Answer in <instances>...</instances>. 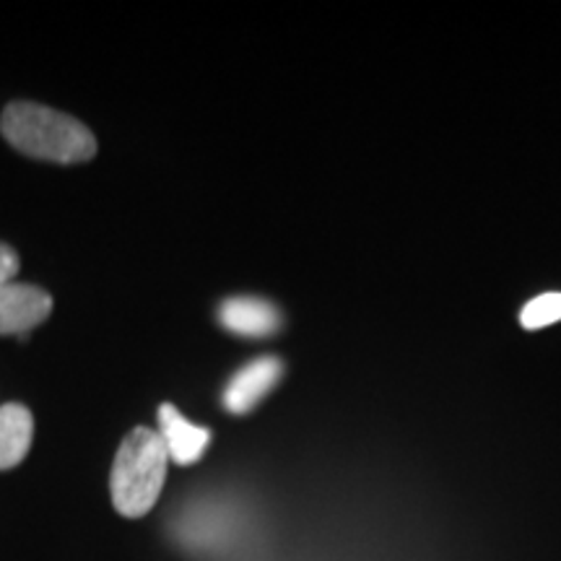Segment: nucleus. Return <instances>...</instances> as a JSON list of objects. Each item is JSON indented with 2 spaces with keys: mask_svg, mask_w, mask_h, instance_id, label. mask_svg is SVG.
Listing matches in <instances>:
<instances>
[{
  "mask_svg": "<svg viewBox=\"0 0 561 561\" xmlns=\"http://www.w3.org/2000/svg\"><path fill=\"white\" fill-rule=\"evenodd\" d=\"M0 130L13 149L55 164H81L96 153V138L66 112L34 102H13L0 117Z\"/></svg>",
  "mask_w": 561,
  "mask_h": 561,
  "instance_id": "nucleus-1",
  "label": "nucleus"
},
{
  "mask_svg": "<svg viewBox=\"0 0 561 561\" xmlns=\"http://www.w3.org/2000/svg\"><path fill=\"white\" fill-rule=\"evenodd\" d=\"M167 466H170V455L159 432L149 426H136L121 442V450L112 462L110 494L117 515L130 517V520L149 515L164 489Z\"/></svg>",
  "mask_w": 561,
  "mask_h": 561,
  "instance_id": "nucleus-2",
  "label": "nucleus"
},
{
  "mask_svg": "<svg viewBox=\"0 0 561 561\" xmlns=\"http://www.w3.org/2000/svg\"><path fill=\"white\" fill-rule=\"evenodd\" d=\"M53 312V297L32 284H0V335H21L42 325Z\"/></svg>",
  "mask_w": 561,
  "mask_h": 561,
  "instance_id": "nucleus-3",
  "label": "nucleus"
},
{
  "mask_svg": "<svg viewBox=\"0 0 561 561\" xmlns=\"http://www.w3.org/2000/svg\"><path fill=\"white\" fill-rule=\"evenodd\" d=\"M280 377H284V362L276 356H261V359L244 364L224 390V409L237 416L255 411L257 403L276 390Z\"/></svg>",
  "mask_w": 561,
  "mask_h": 561,
  "instance_id": "nucleus-4",
  "label": "nucleus"
},
{
  "mask_svg": "<svg viewBox=\"0 0 561 561\" xmlns=\"http://www.w3.org/2000/svg\"><path fill=\"white\" fill-rule=\"evenodd\" d=\"M159 437L164 442L170 460L178 466H195L210 445L206 426L187 421L172 403L159 405Z\"/></svg>",
  "mask_w": 561,
  "mask_h": 561,
  "instance_id": "nucleus-5",
  "label": "nucleus"
},
{
  "mask_svg": "<svg viewBox=\"0 0 561 561\" xmlns=\"http://www.w3.org/2000/svg\"><path fill=\"white\" fill-rule=\"evenodd\" d=\"M219 322L229 333L242 339H268L278 333L280 318L278 307L257 297H234L219 307Z\"/></svg>",
  "mask_w": 561,
  "mask_h": 561,
  "instance_id": "nucleus-6",
  "label": "nucleus"
},
{
  "mask_svg": "<svg viewBox=\"0 0 561 561\" xmlns=\"http://www.w3.org/2000/svg\"><path fill=\"white\" fill-rule=\"evenodd\" d=\"M34 437V416L26 405H0V471H11L26 458Z\"/></svg>",
  "mask_w": 561,
  "mask_h": 561,
  "instance_id": "nucleus-7",
  "label": "nucleus"
},
{
  "mask_svg": "<svg viewBox=\"0 0 561 561\" xmlns=\"http://www.w3.org/2000/svg\"><path fill=\"white\" fill-rule=\"evenodd\" d=\"M559 320H561V294L559 291H549V294H541V297L530 299L520 312L523 328H528V331H541V328H549Z\"/></svg>",
  "mask_w": 561,
  "mask_h": 561,
  "instance_id": "nucleus-8",
  "label": "nucleus"
},
{
  "mask_svg": "<svg viewBox=\"0 0 561 561\" xmlns=\"http://www.w3.org/2000/svg\"><path fill=\"white\" fill-rule=\"evenodd\" d=\"M21 261L16 255V250L9 248V244H0V284H9L19 276Z\"/></svg>",
  "mask_w": 561,
  "mask_h": 561,
  "instance_id": "nucleus-9",
  "label": "nucleus"
}]
</instances>
